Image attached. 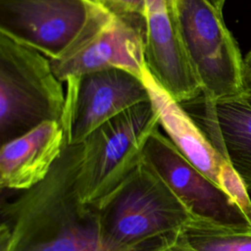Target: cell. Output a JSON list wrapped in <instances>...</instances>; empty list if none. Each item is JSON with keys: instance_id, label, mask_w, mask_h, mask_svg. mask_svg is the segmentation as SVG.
Returning <instances> with one entry per match:
<instances>
[{"instance_id": "1", "label": "cell", "mask_w": 251, "mask_h": 251, "mask_svg": "<svg viewBox=\"0 0 251 251\" xmlns=\"http://www.w3.org/2000/svg\"><path fill=\"white\" fill-rule=\"evenodd\" d=\"M80 143L67 144L47 176L1 202L0 251H110L94 204L82 201Z\"/></svg>"}, {"instance_id": "2", "label": "cell", "mask_w": 251, "mask_h": 251, "mask_svg": "<svg viewBox=\"0 0 251 251\" xmlns=\"http://www.w3.org/2000/svg\"><path fill=\"white\" fill-rule=\"evenodd\" d=\"M96 207L110 251H152L180 234L194 217L143 161Z\"/></svg>"}, {"instance_id": "3", "label": "cell", "mask_w": 251, "mask_h": 251, "mask_svg": "<svg viewBox=\"0 0 251 251\" xmlns=\"http://www.w3.org/2000/svg\"><path fill=\"white\" fill-rule=\"evenodd\" d=\"M61 82L50 59L0 32L1 145L43 123L62 122L66 91Z\"/></svg>"}, {"instance_id": "4", "label": "cell", "mask_w": 251, "mask_h": 251, "mask_svg": "<svg viewBox=\"0 0 251 251\" xmlns=\"http://www.w3.org/2000/svg\"><path fill=\"white\" fill-rule=\"evenodd\" d=\"M114 14L93 0H0V32L54 61L75 52Z\"/></svg>"}, {"instance_id": "5", "label": "cell", "mask_w": 251, "mask_h": 251, "mask_svg": "<svg viewBox=\"0 0 251 251\" xmlns=\"http://www.w3.org/2000/svg\"><path fill=\"white\" fill-rule=\"evenodd\" d=\"M182 45L201 85V98L217 102L241 97L244 58L223 12L208 0H172Z\"/></svg>"}, {"instance_id": "6", "label": "cell", "mask_w": 251, "mask_h": 251, "mask_svg": "<svg viewBox=\"0 0 251 251\" xmlns=\"http://www.w3.org/2000/svg\"><path fill=\"white\" fill-rule=\"evenodd\" d=\"M159 127L148 101L105 123L80 142L78 184L82 201L98 206L114 193L141 163L144 146Z\"/></svg>"}, {"instance_id": "7", "label": "cell", "mask_w": 251, "mask_h": 251, "mask_svg": "<svg viewBox=\"0 0 251 251\" xmlns=\"http://www.w3.org/2000/svg\"><path fill=\"white\" fill-rule=\"evenodd\" d=\"M62 126L68 144L82 142L99 126L149 101L141 78L120 69L84 74L67 81Z\"/></svg>"}, {"instance_id": "8", "label": "cell", "mask_w": 251, "mask_h": 251, "mask_svg": "<svg viewBox=\"0 0 251 251\" xmlns=\"http://www.w3.org/2000/svg\"><path fill=\"white\" fill-rule=\"evenodd\" d=\"M159 128L149 136L142 161L162 177L193 216L228 227L251 226L235 202L194 167Z\"/></svg>"}, {"instance_id": "9", "label": "cell", "mask_w": 251, "mask_h": 251, "mask_svg": "<svg viewBox=\"0 0 251 251\" xmlns=\"http://www.w3.org/2000/svg\"><path fill=\"white\" fill-rule=\"evenodd\" d=\"M145 63L152 75L181 104L202 96L189 64L172 0H145Z\"/></svg>"}, {"instance_id": "10", "label": "cell", "mask_w": 251, "mask_h": 251, "mask_svg": "<svg viewBox=\"0 0 251 251\" xmlns=\"http://www.w3.org/2000/svg\"><path fill=\"white\" fill-rule=\"evenodd\" d=\"M114 14L109 22L71 55L51 61L61 81L84 74L120 69L141 78L145 63L144 27L133 19ZM143 19V18H142Z\"/></svg>"}, {"instance_id": "11", "label": "cell", "mask_w": 251, "mask_h": 251, "mask_svg": "<svg viewBox=\"0 0 251 251\" xmlns=\"http://www.w3.org/2000/svg\"><path fill=\"white\" fill-rule=\"evenodd\" d=\"M61 123L46 122L1 145L2 190H25L42 181L67 145Z\"/></svg>"}, {"instance_id": "12", "label": "cell", "mask_w": 251, "mask_h": 251, "mask_svg": "<svg viewBox=\"0 0 251 251\" xmlns=\"http://www.w3.org/2000/svg\"><path fill=\"white\" fill-rule=\"evenodd\" d=\"M159 126L179 152L203 175L219 185L221 167L226 160L185 109L144 67L141 75ZM220 186V185H219Z\"/></svg>"}, {"instance_id": "13", "label": "cell", "mask_w": 251, "mask_h": 251, "mask_svg": "<svg viewBox=\"0 0 251 251\" xmlns=\"http://www.w3.org/2000/svg\"><path fill=\"white\" fill-rule=\"evenodd\" d=\"M199 101L204 114L201 128L251 192V105L241 97Z\"/></svg>"}, {"instance_id": "14", "label": "cell", "mask_w": 251, "mask_h": 251, "mask_svg": "<svg viewBox=\"0 0 251 251\" xmlns=\"http://www.w3.org/2000/svg\"><path fill=\"white\" fill-rule=\"evenodd\" d=\"M182 234L197 251H251V226L228 227L193 217Z\"/></svg>"}, {"instance_id": "15", "label": "cell", "mask_w": 251, "mask_h": 251, "mask_svg": "<svg viewBox=\"0 0 251 251\" xmlns=\"http://www.w3.org/2000/svg\"><path fill=\"white\" fill-rule=\"evenodd\" d=\"M219 185L251 222V200L248 195L249 191L228 160H226L221 167Z\"/></svg>"}, {"instance_id": "16", "label": "cell", "mask_w": 251, "mask_h": 251, "mask_svg": "<svg viewBox=\"0 0 251 251\" xmlns=\"http://www.w3.org/2000/svg\"><path fill=\"white\" fill-rule=\"evenodd\" d=\"M117 15L143 18L145 0H93Z\"/></svg>"}, {"instance_id": "17", "label": "cell", "mask_w": 251, "mask_h": 251, "mask_svg": "<svg viewBox=\"0 0 251 251\" xmlns=\"http://www.w3.org/2000/svg\"><path fill=\"white\" fill-rule=\"evenodd\" d=\"M152 251H197V250L187 242V240L184 238L181 232L180 234L166 241L165 243L153 249Z\"/></svg>"}, {"instance_id": "18", "label": "cell", "mask_w": 251, "mask_h": 251, "mask_svg": "<svg viewBox=\"0 0 251 251\" xmlns=\"http://www.w3.org/2000/svg\"><path fill=\"white\" fill-rule=\"evenodd\" d=\"M247 103L251 105V73L245 74L244 77V91L241 96Z\"/></svg>"}, {"instance_id": "19", "label": "cell", "mask_w": 251, "mask_h": 251, "mask_svg": "<svg viewBox=\"0 0 251 251\" xmlns=\"http://www.w3.org/2000/svg\"><path fill=\"white\" fill-rule=\"evenodd\" d=\"M244 68H245V74L251 73V49L247 53V55L244 57Z\"/></svg>"}, {"instance_id": "20", "label": "cell", "mask_w": 251, "mask_h": 251, "mask_svg": "<svg viewBox=\"0 0 251 251\" xmlns=\"http://www.w3.org/2000/svg\"><path fill=\"white\" fill-rule=\"evenodd\" d=\"M217 10L223 12V8L225 6V3L226 0H208Z\"/></svg>"}]
</instances>
